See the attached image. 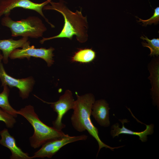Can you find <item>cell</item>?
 Listing matches in <instances>:
<instances>
[{
    "mask_svg": "<svg viewBox=\"0 0 159 159\" xmlns=\"http://www.w3.org/2000/svg\"><path fill=\"white\" fill-rule=\"evenodd\" d=\"M29 41L26 43L21 49H16L13 51L9 56L11 59H23L26 58L28 60L31 57L39 58L44 60L48 67L54 64L53 51L54 49L50 47L47 49L44 48H36L34 45L30 46Z\"/></svg>",
    "mask_w": 159,
    "mask_h": 159,
    "instance_id": "cell-6",
    "label": "cell"
},
{
    "mask_svg": "<svg viewBox=\"0 0 159 159\" xmlns=\"http://www.w3.org/2000/svg\"><path fill=\"white\" fill-rule=\"evenodd\" d=\"M145 37L142 36L140 38L143 40L147 41V43L145 42H142V44L144 47L149 48L150 50V55L152 56L156 55L158 56L159 55V38H153L150 39L144 35Z\"/></svg>",
    "mask_w": 159,
    "mask_h": 159,
    "instance_id": "cell-16",
    "label": "cell"
},
{
    "mask_svg": "<svg viewBox=\"0 0 159 159\" xmlns=\"http://www.w3.org/2000/svg\"><path fill=\"white\" fill-rule=\"evenodd\" d=\"M122 124L121 128L119 127L118 123H117L112 125L111 127V135L113 138L118 136L121 134L138 135L139 137V139L142 142H146L147 140V135L152 134L153 132L154 125L151 124L150 125H145L146 128L143 131L141 132L133 131L126 128L124 126V123L127 122V120L126 119L120 120Z\"/></svg>",
    "mask_w": 159,
    "mask_h": 159,
    "instance_id": "cell-12",
    "label": "cell"
},
{
    "mask_svg": "<svg viewBox=\"0 0 159 159\" xmlns=\"http://www.w3.org/2000/svg\"><path fill=\"white\" fill-rule=\"evenodd\" d=\"M0 121L4 122L9 128L13 127L16 122L15 117L1 109H0Z\"/></svg>",
    "mask_w": 159,
    "mask_h": 159,
    "instance_id": "cell-17",
    "label": "cell"
},
{
    "mask_svg": "<svg viewBox=\"0 0 159 159\" xmlns=\"http://www.w3.org/2000/svg\"><path fill=\"white\" fill-rule=\"evenodd\" d=\"M52 0L47 1L41 3L33 2L30 0H0V17L3 15H10L11 10L16 7L33 10L39 14L45 21L54 28V25L50 23L42 12L43 7L50 3Z\"/></svg>",
    "mask_w": 159,
    "mask_h": 159,
    "instance_id": "cell-9",
    "label": "cell"
},
{
    "mask_svg": "<svg viewBox=\"0 0 159 159\" xmlns=\"http://www.w3.org/2000/svg\"><path fill=\"white\" fill-rule=\"evenodd\" d=\"M96 56V52L92 49H82L74 53L71 60L73 62L88 63L93 61Z\"/></svg>",
    "mask_w": 159,
    "mask_h": 159,
    "instance_id": "cell-14",
    "label": "cell"
},
{
    "mask_svg": "<svg viewBox=\"0 0 159 159\" xmlns=\"http://www.w3.org/2000/svg\"><path fill=\"white\" fill-rule=\"evenodd\" d=\"M138 18L139 20L138 21L139 22H142L143 26H146L147 25H151L153 23L155 24H158L159 21V7H158L154 9L153 15L149 19L143 20Z\"/></svg>",
    "mask_w": 159,
    "mask_h": 159,
    "instance_id": "cell-18",
    "label": "cell"
},
{
    "mask_svg": "<svg viewBox=\"0 0 159 159\" xmlns=\"http://www.w3.org/2000/svg\"><path fill=\"white\" fill-rule=\"evenodd\" d=\"M28 37H23L17 40L12 38L0 40V50L2 52V61L5 64L8 62L9 56L12 52L16 49L22 48L28 42Z\"/></svg>",
    "mask_w": 159,
    "mask_h": 159,
    "instance_id": "cell-13",
    "label": "cell"
},
{
    "mask_svg": "<svg viewBox=\"0 0 159 159\" xmlns=\"http://www.w3.org/2000/svg\"><path fill=\"white\" fill-rule=\"evenodd\" d=\"M77 100L75 101L73 108V112L71 120L74 128L77 131L81 132L87 130L89 134L97 141L99 146L98 154L101 148L105 147L112 151L115 148L122 146L112 147L105 144L101 140L98 135V129L92 123L90 118L92 108L95 102L94 95L91 93L79 95L76 92Z\"/></svg>",
    "mask_w": 159,
    "mask_h": 159,
    "instance_id": "cell-2",
    "label": "cell"
},
{
    "mask_svg": "<svg viewBox=\"0 0 159 159\" xmlns=\"http://www.w3.org/2000/svg\"><path fill=\"white\" fill-rule=\"evenodd\" d=\"M40 99L50 104L54 111L57 112V118L52 122L53 127L57 130H62L66 126L62 123V118L69 110L73 109L74 107L75 101L72 92L69 90H66L64 94L60 96L59 100L54 102H47Z\"/></svg>",
    "mask_w": 159,
    "mask_h": 159,
    "instance_id": "cell-8",
    "label": "cell"
},
{
    "mask_svg": "<svg viewBox=\"0 0 159 159\" xmlns=\"http://www.w3.org/2000/svg\"><path fill=\"white\" fill-rule=\"evenodd\" d=\"M2 54L0 52V80L1 87L6 85L12 88L16 87L19 90V96L22 99L28 98L32 90L35 81L32 76L25 78L16 79L6 72L2 62Z\"/></svg>",
    "mask_w": 159,
    "mask_h": 159,
    "instance_id": "cell-5",
    "label": "cell"
},
{
    "mask_svg": "<svg viewBox=\"0 0 159 159\" xmlns=\"http://www.w3.org/2000/svg\"><path fill=\"white\" fill-rule=\"evenodd\" d=\"M9 15H4L1 19V23L2 26L10 29L12 37L37 38L42 37L47 30L42 20L37 16H30L26 19L15 21Z\"/></svg>",
    "mask_w": 159,
    "mask_h": 159,
    "instance_id": "cell-4",
    "label": "cell"
},
{
    "mask_svg": "<svg viewBox=\"0 0 159 159\" xmlns=\"http://www.w3.org/2000/svg\"><path fill=\"white\" fill-rule=\"evenodd\" d=\"M64 1L61 0L59 2H54L51 1V5H45L43 9L54 10L60 13L64 19V24L60 33L58 35L49 38L43 37L40 41L42 44L47 40L57 38H68L72 39L74 35L78 41L84 43L87 40V31L88 25L87 17L83 16L80 11L77 10L73 12L70 10L64 5Z\"/></svg>",
    "mask_w": 159,
    "mask_h": 159,
    "instance_id": "cell-1",
    "label": "cell"
},
{
    "mask_svg": "<svg viewBox=\"0 0 159 159\" xmlns=\"http://www.w3.org/2000/svg\"><path fill=\"white\" fill-rule=\"evenodd\" d=\"M3 87V91L0 93V107L3 110L15 118L18 115L17 110L11 107L9 101L10 90L6 85Z\"/></svg>",
    "mask_w": 159,
    "mask_h": 159,
    "instance_id": "cell-15",
    "label": "cell"
},
{
    "mask_svg": "<svg viewBox=\"0 0 159 159\" xmlns=\"http://www.w3.org/2000/svg\"><path fill=\"white\" fill-rule=\"evenodd\" d=\"M0 144L8 148L11 152V159H32L27 153L24 152L17 145L14 137L9 133L8 130L4 128L0 131Z\"/></svg>",
    "mask_w": 159,
    "mask_h": 159,
    "instance_id": "cell-10",
    "label": "cell"
},
{
    "mask_svg": "<svg viewBox=\"0 0 159 159\" xmlns=\"http://www.w3.org/2000/svg\"><path fill=\"white\" fill-rule=\"evenodd\" d=\"M109 105L104 100L95 101L92 108L91 115L101 126L105 127L110 125Z\"/></svg>",
    "mask_w": 159,
    "mask_h": 159,
    "instance_id": "cell-11",
    "label": "cell"
},
{
    "mask_svg": "<svg viewBox=\"0 0 159 159\" xmlns=\"http://www.w3.org/2000/svg\"><path fill=\"white\" fill-rule=\"evenodd\" d=\"M87 136L85 135L70 136L68 134L64 136L54 139L47 141L34 154L32 158H51L63 147L69 143L79 140H86Z\"/></svg>",
    "mask_w": 159,
    "mask_h": 159,
    "instance_id": "cell-7",
    "label": "cell"
},
{
    "mask_svg": "<svg viewBox=\"0 0 159 159\" xmlns=\"http://www.w3.org/2000/svg\"><path fill=\"white\" fill-rule=\"evenodd\" d=\"M17 112L18 114L25 118L34 129V133L29 138V140L31 146L34 149L39 148L49 141L67 134L42 122L35 112L34 107L31 105L17 110Z\"/></svg>",
    "mask_w": 159,
    "mask_h": 159,
    "instance_id": "cell-3",
    "label": "cell"
}]
</instances>
